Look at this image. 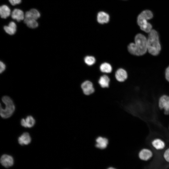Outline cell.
Segmentation results:
<instances>
[{
	"instance_id": "1",
	"label": "cell",
	"mask_w": 169,
	"mask_h": 169,
	"mask_svg": "<svg viewBox=\"0 0 169 169\" xmlns=\"http://www.w3.org/2000/svg\"><path fill=\"white\" fill-rule=\"evenodd\" d=\"M135 43H130L128 46V51L131 54L137 56L145 54L147 50V39L141 33L137 34L135 38Z\"/></svg>"
},
{
	"instance_id": "2",
	"label": "cell",
	"mask_w": 169,
	"mask_h": 169,
	"mask_svg": "<svg viewBox=\"0 0 169 169\" xmlns=\"http://www.w3.org/2000/svg\"><path fill=\"white\" fill-rule=\"evenodd\" d=\"M147 42L149 52L153 55H158L161 50V46L159 35L156 30L152 29L149 33Z\"/></svg>"
},
{
	"instance_id": "3",
	"label": "cell",
	"mask_w": 169,
	"mask_h": 169,
	"mask_svg": "<svg viewBox=\"0 0 169 169\" xmlns=\"http://www.w3.org/2000/svg\"><path fill=\"white\" fill-rule=\"evenodd\" d=\"M4 104V108L0 106V114L3 118L10 117L13 114L15 110V106L12 99L7 96H3L2 99Z\"/></svg>"
},
{
	"instance_id": "4",
	"label": "cell",
	"mask_w": 169,
	"mask_h": 169,
	"mask_svg": "<svg viewBox=\"0 0 169 169\" xmlns=\"http://www.w3.org/2000/svg\"><path fill=\"white\" fill-rule=\"evenodd\" d=\"M158 105L161 110H163L166 115L169 114V96L166 95H161L158 100Z\"/></svg>"
},
{
	"instance_id": "5",
	"label": "cell",
	"mask_w": 169,
	"mask_h": 169,
	"mask_svg": "<svg viewBox=\"0 0 169 169\" xmlns=\"http://www.w3.org/2000/svg\"><path fill=\"white\" fill-rule=\"evenodd\" d=\"M147 21L139 14L137 17V23L141 29L146 33H149L152 30V26Z\"/></svg>"
},
{
	"instance_id": "6",
	"label": "cell",
	"mask_w": 169,
	"mask_h": 169,
	"mask_svg": "<svg viewBox=\"0 0 169 169\" xmlns=\"http://www.w3.org/2000/svg\"><path fill=\"white\" fill-rule=\"evenodd\" d=\"M152 151L147 148H143L141 149L138 154L139 158L141 160L147 161L153 156Z\"/></svg>"
},
{
	"instance_id": "7",
	"label": "cell",
	"mask_w": 169,
	"mask_h": 169,
	"mask_svg": "<svg viewBox=\"0 0 169 169\" xmlns=\"http://www.w3.org/2000/svg\"><path fill=\"white\" fill-rule=\"evenodd\" d=\"M81 88L83 93L86 95H90L95 91L92 83L89 80L84 82L81 85Z\"/></svg>"
},
{
	"instance_id": "8",
	"label": "cell",
	"mask_w": 169,
	"mask_h": 169,
	"mask_svg": "<svg viewBox=\"0 0 169 169\" xmlns=\"http://www.w3.org/2000/svg\"><path fill=\"white\" fill-rule=\"evenodd\" d=\"M152 146L157 150H161L164 149L166 146L165 142L159 138L153 139L151 141Z\"/></svg>"
},
{
	"instance_id": "9",
	"label": "cell",
	"mask_w": 169,
	"mask_h": 169,
	"mask_svg": "<svg viewBox=\"0 0 169 169\" xmlns=\"http://www.w3.org/2000/svg\"><path fill=\"white\" fill-rule=\"evenodd\" d=\"M0 162L3 166L5 167L8 168L13 165V159L12 156L4 154L1 157Z\"/></svg>"
},
{
	"instance_id": "10",
	"label": "cell",
	"mask_w": 169,
	"mask_h": 169,
	"mask_svg": "<svg viewBox=\"0 0 169 169\" xmlns=\"http://www.w3.org/2000/svg\"><path fill=\"white\" fill-rule=\"evenodd\" d=\"M115 77L116 79L120 82L125 81L127 78V74L126 71L122 68L117 69L115 73Z\"/></svg>"
},
{
	"instance_id": "11",
	"label": "cell",
	"mask_w": 169,
	"mask_h": 169,
	"mask_svg": "<svg viewBox=\"0 0 169 169\" xmlns=\"http://www.w3.org/2000/svg\"><path fill=\"white\" fill-rule=\"evenodd\" d=\"M31 141L29 134L27 132L22 134L18 138V143L21 145H27Z\"/></svg>"
},
{
	"instance_id": "12",
	"label": "cell",
	"mask_w": 169,
	"mask_h": 169,
	"mask_svg": "<svg viewBox=\"0 0 169 169\" xmlns=\"http://www.w3.org/2000/svg\"><path fill=\"white\" fill-rule=\"evenodd\" d=\"M97 21L100 24H103L108 23L110 20V16L107 13L100 11L99 12L97 15Z\"/></svg>"
},
{
	"instance_id": "13",
	"label": "cell",
	"mask_w": 169,
	"mask_h": 169,
	"mask_svg": "<svg viewBox=\"0 0 169 169\" xmlns=\"http://www.w3.org/2000/svg\"><path fill=\"white\" fill-rule=\"evenodd\" d=\"M95 146L100 149L106 148L108 143V140L106 138L99 136L96 139Z\"/></svg>"
},
{
	"instance_id": "14",
	"label": "cell",
	"mask_w": 169,
	"mask_h": 169,
	"mask_svg": "<svg viewBox=\"0 0 169 169\" xmlns=\"http://www.w3.org/2000/svg\"><path fill=\"white\" fill-rule=\"evenodd\" d=\"M11 17L13 19H16L18 22H19L24 19L25 15L22 10L15 9L12 13Z\"/></svg>"
},
{
	"instance_id": "15",
	"label": "cell",
	"mask_w": 169,
	"mask_h": 169,
	"mask_svg": "<svg viewBox=\"0 0 169 169\" xmlns=\"http://www.w3.org/2000/svg\"><path fill=\"white\" fill-rule=\"evenodd\" d=\"M40 17V14L39 12L35 9H32L26 13L24 18L37 20Z\"/></svg>"
},
{
	"instance_id": "16",
	"label": "cell",
	"mask_w": 169,
	"mask_h": 169,
	"mask_svg": "<svg viewBox=\"0 0 169 169\" xmlns=\"http://www.w3.org/2000/svg\"><path fill=\"white\" fill-rule=\"evenodd\" d=\"M16 28V25L13 22H10L8 26H5L4 27V29L5 31L8 34L11 35H13L15 33Z\"/></svg>"
},
{
	"instance_id": "17",
	"label": "cell",
	"mask_w": 169,
	"mask_h": 169,
	"mask_svg": "<svg viewBox=\"0 0 169 169\" xmlns=\"http://www.w3.org/2000/svg\"><path fill=\"white\" fill-rule=\"evenodd\" d=\"M110 79L106 75L101 76L98 81V83L100 86L103 88H108L109 85Z\"/></svg>"
},
{
	"instance_id": "18",
	"label": "cell",
	"mask_w": 169,
	"mask_h": 169,
	"mask_svg": "<svg viewBox=\"0 0 169 169\" xmlns=\"http://www.w3.org/2000/svg\"><path fill=\"white\" fill-rule=\"evenodd\" d=\"M11 10L6 5H3L0 8V14L1 18H6L10 14Z\"/></svg>"
},
{
	"instance_id": "19",
	"label": "cell",
	"mask_w": 169,
	"mask_h": 169,
	"mask_svg": "<svg viewBox=\"0 0 169 169\" xmlns=\"http://www.w3.org/2000/svg\"><path fill=\"white\" fill-rule=\"evenodd\" d=\"M100 69L102 72L107 73L111 72L112 69L111 65L106 62L102 63L100 66Z\"/></svg>"
},
{
	"instance_id": "20",
	"label": "cell",
	"mask_w": 169,
	"mask_h": 169,
	"mask_svg": "<svg viewBox=\"0 0 169 169\" xmlns=\"http://www.w3.org/2000/svg\"><path fill=\"white\" fill-rule=\"evenodd\" d=\"M24 23L30 28H35L38 26V23L35 19L24 18Z\"/></svg>"
},
{
	"instance_id": "21",
	"label": "cell",
	"mask_w": 169,
	"mask_h": 169,
	"mask_svg": "<svg viewBox=\"0 0 169 169\" xmlns=\"http://www.w3.org/2000/svg\"><path fill=\"white\" fill-rule=\"evenodd\" d=\"M26 125V128H31L35 125V120L33 117L29 115L25 119Z\"/></svg>"
},
{
	"instance_id": "22",
	"label": "cell",
	"mask_w": 169,
	"mask_h": 169,
	"mask_svg": "<svg viewBox=\"0 0 169 169\" xmlns=\"http://www.w3.org/2000/svg\"><path fill=\"white\" fill-rule=\"evenodd\" d=\"M139 14L148 20L151 19L153 17L152 13L148 10L143 11Z\"/></svg>"
},
{
	"instance_id": "23",
	"label": "cell",
	"mask_w": 169,
	"mask_h": 169,
	"mask_svg": "<svg viewBox=\"0 0 169 169\" xmlns=\"http://www.w3.org/2000/svg\"><path fill=\"white\" fill-rule=\"evenodd\" d=\"M84 60L85 63L89 66L93 65L96 61L95 58L91 56H86L84 58Z\"/></svg>"
},
{
	"instance_id": "24",
	"label": "cell",
	"mask_w": 169,
	"mask_h": 169,
	"mask_svg": "<svg viewBox=\"0 0 169 169\" xmlns=\"http://www.w3.org/2000/svg\"><path fill=\"white\" fill-rule=\"evenodd\" d=\"M163 156L165 160L169 163V147L164 151Z\"/></svg>"
},
{
	"instance_id": "25",
	"label": "cell",
	"mask_w": 169,
	"mask_h": 169,
	"mask_svg": "<svg viewBox=\"0 0 169 169\" xmlns=\"http://www.w3.org/2000/svg\"><path fill=\"white\" fill-rule=\"evenodd\" d=\"M9 1L12 5H15L20 3L21 0H9Z\"/></svg>"
},
{
	"instance_id": "26",
	"label": "cell",
	"mask_w": 169,
	"mask_h": 169,
	"mask_svg": "<svg viewBox=\"0 0 169 169\" xmlns=\"http://www.w3.org/2000/svg\"><path fill=\"white\" fill-rule=\"evenodd\" d=\"M0 72L1 73L5 70L6 67L5 64L1 61H0Z\"/></svg>"
},
{
	"instance_id": "27",
	"label": "cell",
	"mask_w": 169,
	"mask_h": 169,
	"mask_svg": "<svg viewBox=\"0 0 169 169\" xmlns=\"http://www.w3.org/2000/svg\"><path fill=\"white\" fill-rule=\"evenodd\" d=\"M165 77L166 80L169 82V66L166 69Z\"/></svg>"
},
{
	"instance_id": "28",
	"label": "cell",
	"mask_w": 169,
	"mask_h": 169,
	"mask_svg": "<svg viewBox=\"0 0 169 169\" xmlns=\"http://www.w3.org/2000/svg\"><path fill=\"white\" fill-rule=\"evenodd\" d=\"M107 169H115L112 168V167H110Z\"/></svg>"
},
{
	"instance_id": "29",
	"label": "cell",
	"mask_w": 169,
	"mask_h": 169,
	"mask_svg": "<svg viewBox=\"0 0 169 169\" xmlns=\"http://www.w3.org/2000/svg\"></svg>"
}]
</instances>
